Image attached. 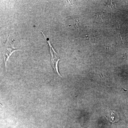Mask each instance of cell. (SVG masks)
Listing matches in <instances>:
<instances>
[{
    "label": "cell",
    "instance_id": "1",
    "mask_svg": "<svg viewBox=\"0 0 128 128\" xmlns=\"http://www.w3.org/2000/svg\"><path fill=\"white\" fill-rule=\"evenodd\" d=\"M18 50H19L14 48L12 45L11 44L9 43L8 37V36L7 40L2 46V54L4 60L6 69V64L9 57L14 52Z\"/></svg>",
    "mask_w": 128,
    "mask_h": 128
},
{
    "label": "cell",
    "instance_id": "2",
    "mask_svg": "<svg viewBox=\"0 0 128 128\" xmlns=\"http://www.w3.org/2000/svg\"><path fill=\"white\" fill-rule=\"evenodd\" d=\"M48 43L49 44V45L50 46V54H51V56H52V58H51V62H52V66H53V68H54V71L55 72H56L60 76V77H62L60 75V74L59 72L58 71V62L59 61L60 59L57 58L56 56H54L53 55V50L54 49L51 45L50 42L49 41H48Z\"/></svg>",
    "mask_w": 128,
    "mask_h": 128
},
{
    "label": "cell",
    "instance_id": "3",
    "mask_svg": "<svg viewBox=\"0 0 128 128\" xmlns=\"http://www.w3.org/2000/svg\"><path fill=\"white\" fill-rule=\"evenodd\" d=\"M105 116L108 121L111 122L112 123H114L115 122H118L120 119L119 115L113 111H112V113L110 115H106Z\"/></svg>",
    "mask_w": 128,
    "mask_h": 128
}]
</instances>
